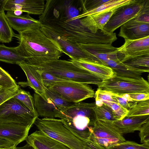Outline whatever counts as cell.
Returning <instances> with one entry per match:
<instances>
[{"label": "cell", "instance_id": "obj_1", "mask_svg": "<svg viewBox=\"0 0 149 149\" xmlns=\"http://www.w3.org/2000/svg\"><path fill=\"white\" fill-rule=\"evenodd\" d=\"M40 27L31 28L18 34L19 44L16 49L25 63L36 59H59L64 53L56 41L45 35Z\"/></svg>", "mask_w": 149, "mask_h": 149}, {"label": "cell", "instance_id": "obj_2", "mask_svg": "<svg viewBox=\"0 0 149 149\" xmlns=\"http://www.w3.org/2000/svg\"><path fill=\"white\" fill-rule=\"evenodd\" d=\"M95 102H82L73 103L60 112L56 118H60L65 127L81 140H90L93 126L97 120L93 108Z\"/></svg>", "mask_w": 149, "mask_h": 149}, {"label": "cell", "instance_id": "obj_3", "mask_svg": "<svg viewBox=\"0 0 149 149\" xmlns=\"http://www.w3.org/2000/svg\"><path fill=\"white\" fill-rule=\"evenodd\" d=\"M26 63L32 66L38 71L46 72L68 81L98 85L102 81L70 60L40 59Z\"/></svg>", "mask_w": 149, "mask_h": 149}, {"label": "cell", "instance_id": "obj_4", "mask_svg": "<svg viewBox=\"0 0 149 149\" xmlns=\"http://www.w3.org/2000/svg\"><path fill=\"white\" fill-rule=\"evenodd\" d=\"M38 130L70 149H83L85 143L66 128L60 119L38 117L34 123Z\"/></svg>", "mask_w": 149, "mask_h": 149}, {"label": "cell", "instance_id": "obj_5", "mask_svg": "<svg viewBox=\"0 0 149 149\" xmlns=\"http://www.w3.org/2000/svg\"><path fill=\"white\" fill-rule=\"evenodd\" d=\"M38 116L21 101L13 97L0 105V123L32 126Z\"/></svg>", "mask_w": 149, "mask_h": 149}, {"label": "cell", "instance_id": "obj_6", "mask_svg": "<svg viewBox=\"0 0 149 149\" xmlns=\"http://www.w3.org/2000/svg\"><path fill=\"white\" fill-rule=\"evenodd\" d=\"M148 10L149 0H132L115 9L103 30L107 33H113L127 22Z\"/></svg>", "mask_w": 149, "mask_h": 149}, {"label": "cell", "instance_id": "obj_7", "mask_svg": "<svg viewBox=\"0 0 149 149\" xmlns=\"http://www.w3.org/2000/svg\"><path fill=\"white\" fill-rule=\"evenodd\" d=\"M98 89L120 95L125 94L149 93V83L143 77L133 79L116 76L102 80Z\"/></svg>", "mask_w": 149, "mask_h": 149}, {"label": "cell", "instance_id": "obj_8", "mask_svg": "<svg viewBox=\"0 0 149 149\" xmlns=\"http://www.w3.org/2000/svg\"><path fill=\"white\" fill-rule=\"evenodd\" d=\"M47 88L71 103L79 102L95 97L94 91L87 84L69 81H59L51 84Z\"/></svg>", "mask_w": 149, "mask_h": 149}, {"label": "cell", "instance_id": "obj_9", "mask_svg": "<svg viewBox=\"0 0 149 149\" xmlns=\"http://www.w3.org/2000/svg\"><path fill=\"white\" fill-rule=\"evenodd\" d=\"M112 121L97 120L94 124L90 140L107 148L126 141L112 124Z\"/></svg>", "mask_w": 149, "mask_h": 149}, {"label": "cell", "instance_id": "obj_10", "mask_svg": "<svg viewBox=\"0 0 149 149\" xmlns=\"http://www.w3.org/2000/svg\"><path fill=\"white\" fill-rule=\"evenodd\" d=\"M1 4L7 11L19 10L29 14L41 15L45 8L44 0H4Z\"/></svg>", "mask_w": 149, "mask_h": 149}, {"label": "cell", "instance_id": "obj_11", "mask_svg": "<svg viewBox=\"0 0 149 149\" xmlns=\"http://www.w3.org/2000/svg\"><path fill=\"white\" fill-rule=\"evenodd\" d=\"M125 43L118 48L124 57L121 62L135 57L149 54V36L136 40L125 39Z\"/></svg>", "mask_w": 149, "mask_h": 149}, {"label": "cell", "instance_id": "obj_12", "mask_svg": "<svg viewBox=\"0 0 149 149\" xmlns=\"http://www.w3.org/2000/svg\"><path fill=\"white\" fill-rule=\"evenodd\" d=\"M25 73L27 79L26 82H20L19 85L22 87L29 86L39 95L45 100L47 98L45 94L46 88L44 86L40 73L32 66L28 65L24 61L18 64Z\"/></svg>", "mask_w": 149, "mask_h": 149}, {"label": "cell", "instance_id": "obj_13", "mask_svg": "<svg viewBox=\"0 0 149 149\" xmlns=\"http://www.w3.org/2000/svg\"><path fill=\"white\" fill-rule=\"evenodd\" d=\"M118 36L130 40L149 36V23L139 22L133 18L121 26Z\"/></svg>", "mask_w": 149, "mask_h": 149}, {"label": "cell", "instance_id": "obj_14", "mask_svg": "<svg viewBox=\"0 0 149 149\" xmlns=\"http://www.w3.org/2000/svg\"><path fill=\"white\" fill-rule=\"evenodd\" d=\"M32 127L17 124L0 123V137L12 141L17 146L25 140Z\"/></svg>", "mask_w": 149, "mask_h": 149}, {"label": "cell", "instance_id": "obj_15", "mask_svg": "<svg viewBox=\"0 0 149 149\" xmlns=\"http://www.w3.org/2000/svg\"><path fill=\"white\" fill-rule=\"evenodd\" d=\"M25 140L34 149H70L38 130L28 135Z\"/></svg>", "mask_w": 149, "mask_h": 149}, {"label": "cell", "instance_id": "obj_16", "mask_svg": "<svg viewBox=\"0 0 149 149\" xmlns=\"http://www.w3.org/2000/svg\"><path fill=\"white\" fill-rule=\"evenodd\" d=\"M76 65L88 71L102 80L110 79L116 76L115 72L110 67L84 58L70 59Z\"/></svg>", "mask_w": 149, "mask_h": 149}, {"label": "cell", "instance_id": "obj_17", "mask_svg": "<svg viewBox=\"0 0 149 149\" xmlns=\"http://www.w3.org/2000/svg\"><path fill=\"white\" fill-rule=\"evenodd\" d=\"M149 122V115L126 117L120 120L112 122V124L116 130L122 135L139 131L142 126Z\"/></svg>", "mask_w": 149, "mask_h": 149}, {"label": "cell", "instance_id": "obj_18", "mask_svg": "<svg viewBox=\"0 0 149 149\" xmlns=\"http://www.w3.org/2000/svg\"><path fill=\"white\" fill-rule=\"evenodd\" d=\"M6 17L11 28L19 33L27 29L40 27L38 20H36L27 14L19 16L15 15L13 11H7Z\"/></svg>", "mask_w": 149, "mask_h": 149}, {"label": "cell", "instance_id": "obj_19", "mask_svg": "<svg viewBox=\"0 0 149 149\" xmlns=\"http://www.w3.org/2000/svg\"><path fill=\"white\" fill-rule=\"evenodd\" d=\"M115 9L87 16L80 19V22L92 32L96 33L99 30H103Z\"/></svg>", "mask_w": 149, "mask_h": 149}, {"label": "cell", "instance_id": "obj_20", "mask_svg": "<svg viewBox=\"0 0 149 149\" xmlns=\"http://www.w3.org/2000/svg\"><path fill=\"white\" fill-rule=\"evenodd\" d=\"M33 98L34 106L38 116L44 118H56L60 110L51 99L47 97V100H45L36 93Z\"/></svg>", "mask_w": 149, "mask_h": 149}, {"label": "cell", "instance_id": "obj_21", "mask_svg": "<svg viewBox=\"0 0 149 149\" xmlns=\"http://www.w3.org/2000/svg\"><path fill=\"white\" fill-rule=\"evenodd\" d=\"M101 64L111 68L116 76L133 79H139L141 77L142 73L127 69L120 60H108L102 62Z\"/></svg>", "mask_w": 149, "mask_h": 149}, {"label": "cell", "instance_id": "obj_22", "mask_svg": "<svg viewBox=\"0 0 149 149\" xmlns=\"http://www.w3.org/2000/svg\"><path fill=\"white\" fill-rule=\"evenodd\" d=\"M121 62L130 70L142 73L149 72V54L135 57Z\"/></svg>", "mask_w": 149, "mask_h": 149}, {"label": "cell", "instance_id": "obj_23", "mask_svg": "<svg viewBox=\"0 0 149 149\" xmlns=\"http://www.w3.org/2000/svg\"><path fill=\"white\" fill-rule=\"evenodd\" d=\"M0 2V42L9 43L13 37L17 38L18 34H15L9 24L6 17L4 10Z\"/></svg>", "mask_w": 149, "mask_h": 149}, {"label": "cell", "instance_id": "obj_24", "mask_svg": "<svg viewBox=\"0 0 149 149\" xmlns=\"http://www.w3.org/2000/svg\"><path fill=\"white\" fill-rule=\"evenodd\" d=\"M132 0H109L107 2L102 4L95 9L84 13L81 12L78 16L72 18V19H81L89 15L113 10L120 6L127 4L130 2Z\"/></svg>", "mask_w": 149, "mask_h": 149}, {"label": "cell", "instance_id": "obj_25", "mask_svg": "<svg viewBox=\"0 0 149 149\" xmlns=\"http://www.w3.org/2000/svg\"><path fill=\"white\" fill-rule=\"evenodd\" d=\"M24 58L18 52L16 47H8L0 44V61L18 65L24 62Z\"/></svg>", "mask_w": 149, "mask_h": 149}, {"label": "cell", "instance_id": "obj_26", "mask_svg": "<svg viewBox=\"0 0 149 149\" xmlns=\"http://www.w3.org/2000/svg\"><path fill=\"white\" fill-rule=\"evenodd\" d=\"M13 97L21 101L31 111L38 115L34 106L33 97L29 92L19 88L16 94Z\"/></svg>", "mask_w": 149, "mask_h": 149}, {"label": "cell", "instance_id": "obj_27", "mask_svg": "<svg viewBox=\"0 0 149 149\" xmlns=\"http://www.w3.org/2000/svg\"><path fill=\"white\" fill-rule=\"evenodd\" d=\"M97 120H105L113 121L115 120L113 118L111 109L104 104L101 106L96 105L93 108Z\"/></svg>", "mask_w": 149, "mask_h": 149}, {"label": "cell", "instance_id": "obj_28", "mask_svg": "<svg viewBox=\"0 0 149 149\" xmlns=\"http://www.w3.org/2000/svg\"><path fill=\"white\" fill-rule=\"evenodd\" d=\"M149 115V99L139 102L133 108L129 111L126 117Z\"/></svg>", "mask_w": 149, "mask_h": 149}, {"label": "cell", "instance_id": "obj_29", "mask_svg": "<svg viewBox=\"0 0 149 149\" xmlns=\"http://www.w3.org/2000/svg\"><path fill=\"white\" fill-rule=\"evenodd\" d=\"M95 103L96 106L102 105L104 102H109L118 103L114 97V94L110 92L97 89L95 94Z\"/></svg>", "mask_w": 149, "mask_h": 149}, {"label": "cell", "instance_id": "obj_30", "mask_svg": "<svg viewBox=\"0 0 149 149\" xmlns=\"http://www.w3.org/2000/svg\"><path fill=\"white\" fill-rule=\"evenodd\" d=\"M105 104L111 110L115 120H120L125 118L129 111L118 103L109 102H104Z\"/></svg>", "mask_w": 149, "mask_h": 149}, {"label": "cell", "instance_id": "obj_31", "mask_svg": "<svg viewBox=\"0 0 149 149\" xmlns=\"http://www.w3.org/2000/svg\"><path fill=\"white\" fill-rule=\"evenodd\" d=\"M46 97L51 99L60 110L71 105L72 104L64 99L54 91L46 88L45 91Z\"/></svg>", "mask_w": 149, "mask_h": 149}, {"label": "cell", "instance_id": "obj_32", "mask_svg": "<svg viewBox=\"0 0 149 149\" xmlns=\"http://www.w3.org/2000/svg\"><path fill=\"white\" fill-rule=\"evenodd\" d=\"M106 149H149V144H140L130 141H125L120 143L106 148Z\"/></svg>", "mask_w": 149, "mask_h": 149}, {"label": "cell", "instance_id": "obj_33", "mask_svg": "<svg viewBox=\"0 0 149 149\" xmlns=\"http://www.w3.org/2000/svg\"><path fill=\"white\" fill-rule=\"evenodd\" d=\"M17 85L10 74L0 67V86L3 88H7Z\"/></svg>", "mask_w": 149, "mask_h": 149}, {"label": "cell", "instance_id": "obj_34", "mask_svg": "<svg viewBox=\"0 0 149 149\" xmlns=\"http://www.w3.org/2000/svg\"><path fill=\"white\" fill-rule=\"evenodd\" d=\"M109 0H80L81 13H84L95 9Z\"/></svg>", "mask_w": 149, "mask_h": 149}, {"label": "cell", "instance_id": "obj_35", "mask_svg": "<svg viewBox=\"0 0 149 149\" xmlns=\"http://www.w3.org/2000/svg\"><path fill=\"white\" fill-rule=\"evenodd\" d=\"M19 88L18 85L10 88H3L0 91V105L14 96Z\"/></svg>", "mask_w": 149, "mask_h": 149}, {"label": "cell", "instance_id": "obj_36", "mask_svg": "<svg viewBox=\"0 0 149 149\" xmlns=\"http://www.w3.org/2000/svg\"><path fill=\"white\" fill-rule=\"evenodd\" d=\"M38 72L41 74L43 84L46 88H47L50 84L54 82L68 81L59 78L52 74L46 72Z\"/></svg>", "mask_w": 149, "mask_h": 149}, {"label": "cell", "instance_id": "obj_37", "mask_svg": "<svg viewBox=\"0 0 149 149\" xmlns=\"http://www.w3.org/2000/svg\"><path fill=\"white\" fill-rule=\"evenodd\" d=\"M139 131L141 143L149 144V122L143 124Z\"/></svg>", "mask_w": 149, "mask_h": 149}, {"label": "cell", "instance_id": "obj_38", "mask_svg": "<svg viewBox=\"0 0 149 149\" xmlns=\"http://www.w3.org/2000/svg\"><path fill=\"white\" fill-rule=\"evenodd\" d=\"M114 97L118 103L128 111L133 108L139 102L133 100L132 101L125 100L119 95L115 94Z\"/></svg>", "mask_w": 149, "mask_h": 149}, {"label": "cell", "instance_id": "obj_39", "mask_svg": "<svg viewBox=\"0 0 149 149\" xmlns=\"http://www.w3.org/2000/svg\"><path fill=\"white\" fill-rule=\"evenodd\" d=\"M129 94L132 100L138 102L149 99V93H138Z\"/></svg>", "mask_w": 149, "mask_h": 149}, {"label": "cell", "instance_id": "obj_40", "mask_svg": "<svg viewBox=\"0 0 149 149\" xmlns=\"http://www.w3.org/2000/svg\"><path fill=\"white\" fill-rule=\"evenodd\" d=\"M133 19L139 22L149 23V10L143 12Z\"/></svg>", "mask_w": 149, "mask_h": 149}, {"label": "cell", "instance_id": "obj_41", "mask_svg": "<svg viewBox=\"0 0 149 149\" xmlns=\"http://www.w3.org/2000/svg\"><path fill=\"white\" fill-rule=\"evenodd\" d=\"M83 149H106L105 147L90 140L85 142Z\"/></svg>", "mask_w": 149, "mask_h": 149}, {"label": "cell", "instance_id": "obj_42", "mask_svg": "<svg viewBox=\"0 0 149 149\" xmlns=\"http://www.w3.org/2000/svg\"><path fill=\"white\" fill-rule=\"evenodd\" d=\"M12 141L5 138L0 137V148H8L16 146Z\"/></svg>", "mask_w": 149, "mask_h": 149}, {"label": "cell", "instance_id": "obj_43", "mask_svg": "<svg viewBox=\"0 0 149 149\" xmlns=\"http://www.w3.org/2000/svg\"><path fill=\"white\" fill-rule=\"evenodd\" d=\"M16 148L17 149H34L27 143L22 147H16Z\"/></svg>", "mask_w": 149, "mask_h": 149}, {"label": "cell", "instance_id": "obj_44", "mask_svg": "<svg viewBox=\"0 0 149 149\" xmlns=\"http://www.w3.org/2000/svg\"><path fill=\"white\" fill-rule=\"evenodd\" d=\"M13 11L14 14L17 16H19L22 15L23 12L20 10H15Z\"/></svg>", "mask_w": 149, "mask_h": 149}, {"label": "cell", "instance_id": "obj_45", "mask_svg": "<svg viewBox=\"0 0 149 149\" xmlns=\"http://www.w3.org/2000/svg\"><path fill=\"white\" fill-rule=\"evenodd\" d=\"M0 149H17V148L16 146H14L8 148H0Z\"/></svg>", "mask_w": 149, "mask_h": 149}, {"label": "cell", "instance_id": "obj_46", "mask_svg": "<svg viewBox=\"0 0 149 149\" xmlns=\"http://www.w3.org/2000/svg\"><path fill=\"white\" fill-rule=\"evenodd\" d=\"M3 88L0 86V91H1Z\"/></svg>", "mask_w": 149, "mask_h": 149}, {"label": "cell", "instance_id": "obj_47", "mask_svg": "<svg viewBox=\"0 0 149 149\" xmlns=\"http://www.w3.org/2000/svg\"><path fill=\"white\" fill-rule=\"evenodd\" d=\"M1 1V0L0 1V2Z\"/></svg>", "mask_w": 149, "mask_h": 149}]
</instances>
